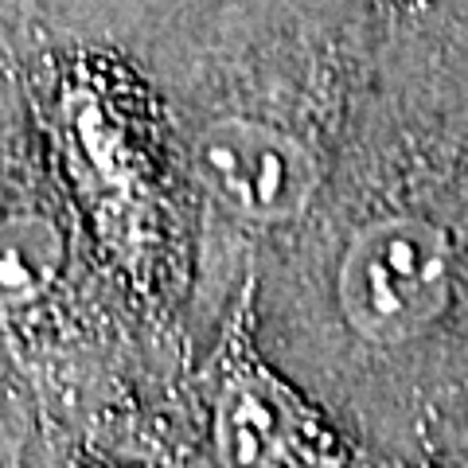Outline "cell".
<instances>
[{
  "instance_id": "6da1fadb",
  "label": "cell",
  "mask_w": 468,
  "mask_h": 468,
  "mask_svg": "<svg viewBox=\"0 0 468 468\" xmlns=\"http://www.w3.org/2000/svg\"><path fill=\"white\" fill-rule=\"evenodd\" d=\"M449 239L418 215L367 223L335 270V301L347 328L375 347H402L426 335L449 309Z\"/></svg>"
},
{
  "instance_id": "7a4b0ae2",
  "label": "cell",
  "mask_w": 468,
  "mask_h": 468,
  "mask_svg": "<svg viewBox=\"0 0 468 468\" xmlns=\"http://www.w3.org/2000/svg\"><path fill=\"white\" fill-rule=\"evenodd\" d=\"M196 172L227 211L250 223H289L316 196L320 168L297 137L254 117H218L199 133Z\"/></svg>"
},
{
  "instance_id": "3957f363",
  "label": "cell",
  "mask_w": 468,
  "mask_h": 468,
  "mask_svg": "<svg viewBox=\"0 0 468 468\" xmlns=\"http://www.w3.org/2000/svg\"><path fill=\"white\" fill-rule=\"evenodd\" d=\"M63 266V239L39 215H0V309L51 289Z\"/></svg>"
},
{
  "instance_id": "277c9868",
  "label": "cell",
  "mask_w": 468,
  "mask_h": 468,
  "mask_svg": "<svg viewBox=\"0 0 468 468\" xmlns=\"http://www.w3.org/2000/svg\"><path fill=\"white\" fill-rule=\"evenodd\" d=\"M215 445L227 468H266L277 452V410L254 387H230L218 402Z\"/></svg>"
},
{
  "instance_id": "5b68a950",
  "label": "cell",
  "mask_w": 468,
  "mask_h": 468,
  "mask_svg": "<svg viewBox=\"0 0 468 468\" xmlns=\"http://www.w3.org/2000/svg\"><path fill=\"white\" fill-rule=\"evenodd\" d=\"M464 468H468V464H464Z\"/></svg>"
}]
</instances>
